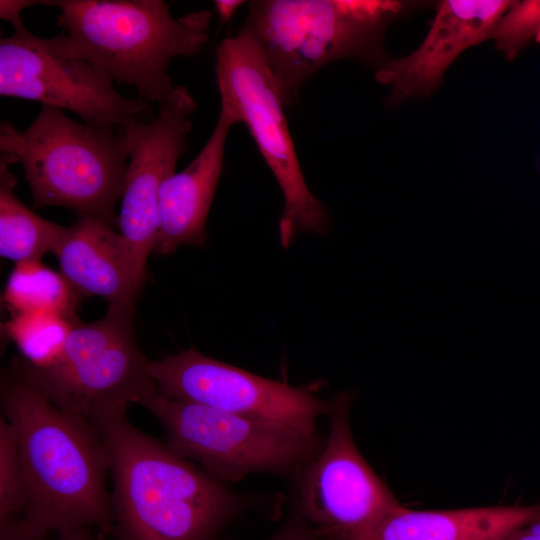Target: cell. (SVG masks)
I'll return each instance as SVG.
<instances>
[{
	"label": "cell",
	"mask_w": 540,
	"mask_h": 540,
	"mask_svg": "<svg viewBox=\"0 0 540 540\" xmlns=\"http://www.w3.org/2000/svg\"><path fill=\"white\" fill-rule=\"evenodd\" d=\"M539 518L540 504L423 511L402 506L358 540H504Z\"/></svg>",
	"instance_id": "cell-16"
},
{
	"label": "cell",
	"mask_w": 540,
	"mask_h": 540,
	"mask_svg": "<svg viewBox=\"0 0 540 540\" xmlns=\"http://www.w3.org/2000/svg\"><path fill=\"white\" fill-rule=\"evenodd\" d=\"M134 308L108 305L106 314L91 323L75 324L60 357L36 368L20 356L11 366L56 406L94 420L157 392L150 360L137 345Z\"/></svg>",
	"instance_id": "cell-7"
},
{
	"label": "cell",
	"mask_w": 540,
	"mask_h": 540,
	"mask_svg": "<svg viewBox=\"0 0 540 540\" xmlns=\"http://www.w3.org/2000/svg\"><path fill=\"white\" fill-rule=\"evenodd\" d=\"M139 405L161 423L177 455L226 484L255 473L293 478L323 442L319 436L157 393Z\"/></svg>",
	"instance_id": "cell-8"
},
{
	"label": "cell",
	"mask_w": 540,
	"mask_h": 540,
	"mask_svg": "<svg viewBox=\"0 0 540 540\" xmlns=\"http://www.w3.org/2000/svg\"><path fill=\"white\" fill-rule=\"evenodd\" d=\"M196 102L186 86H175L152 119H133L120 126L128 150L118 226L136 274L146 280L148 256L159 228L158 196L163 182L175 173L185 152Z\"/></svg>",
	"instance_id": "cell-12"
},
{
	"label": "cell",
	"mask_w": 540,
	"mask_h": 540,
	"mask_svg": "<svg viewBox=\"0 0 540 540\" xmlns=\"http://www.w3.org/2000/svg\"><path fill=\"white\" fill-rule=\"evenodd\" d=\"M102 536L93 533L91 528L81 527L58 532L55 540H102Z\"/></svg>",
	"instance_id": "cell-27"
},
{
	"label": "cell",
	"mask_w": 540,
	"mask_h": 540,
	"mask_svg": "<svg viewBox=\"0 0 540 540\" xmlns=\"http://www.w3.org/2000/svg\"><path fill=\"white\" fill-rule=\"evenodd\" d=\"M79 296L61 273L41 260H33L15 264L4 288L3 301L11 313L49 312L79 322Z\"/></svg>",
	"instance_id": "cell-18"
},
{
	"label": "cell",
	"mask_w": 540,
	"mask_h": 540,
	"mask_svg": "<svg viewBox=\"0 0 540 540\" xmlns=\"http://www.w3.org/2000/svg\"><path fill=\"white\" fill-rule=\"evenodd\" d=\"M26 504L23 465L15 429L0 416V525L20 517Z\"/></svg>",
	"instance_id": "cell-20"
},
{
	"label": "cell",
	"mask_w": 540,
	"mask_h": 540,
	"mask_svg": "<svg viewBox=\"0 0 540 540\" xmlns=\"http://www.w3.org/2000/svg\"><path fill=\"white\" fill-rule=\"evenodd\" d=\"M406 3L388 0L251 1L243 25L271 70L285 106L322 67L356 59L377 67L384 36Z\"/></svg>",
	"instance_id": "cell-4"
},
{
	"label": "cell",
	"mask_w": 540,
	"mask_h": 540,
	"mask_svg": "<svg viewBox=\"0 0 540 540\" xmlns=\"http://www.w3.org/2000/svg\"><path fill=\"white\" fill-rule=\"evenodd\" d=\"M59 9L65 46L104 71L113 82L133 86L138 98L163 103L175 86L168 73L176 57L202 51L212 12L175 18L163 0H47Z\"/></svg>",
	"instance_id": "cell-3"
},
{
	"label": "cell",
	"mask_w": 540,
	"mask_h": 540,
	"mask_svg": "<svg viewBox=\"0 0 540 540\" xmlns=\"http://www.w3.org/2000/svg\"><path fill=\"white\" fill-rule=\"evenodd\" d=\"M515 1L444 0L438 4L431 27L411 53L386 59L375 72L389 87V107L412 97H425L441 85L445 72L468 48L487 39Z\"/></svg>",
	"instance_id": "cell-13"
},
{
	"label": "cell",
	"mask_w": 540,
	"mask_h": 540,
	"mask_svg": "<svg viewBox=\"0 0 540 540\" xmlns=\"http://www.w3.org/2000/svg\"><path fill=\"white\" fill-rule=\"evenodd\" d=\"M266 540H319L303 518L290 508L277 531Z\"/></svg>",
	"instance_id": "cell-22"
},
{
	"label": "cell",
	"mask_w": 540,
	"mask_h": 540,
	"mask_svg": "<svg viewBox=\"0 0 540 540\" xmlns=\"http://www.w3.org/2000/svg\"><path fill=\"white\" fill-rule=\"evenodd\" d=\"M0 394L23 465L22 517L46 534L81 527L111 534V459L97 429L56 406L12 367L2 373Z\"/></svg>",
	"instance_id": "cell-2"
},
{
	"label": "cell",
	"mask_w": 540,
	"mask_h": 540,
	"mask_svg": "<svg viewBox=\"0 0 540 540\" xmlns=\"http://www.w3.org/2000/svg\"><path fill=\"white\" fill-rule=\"evenodd\" d=\"M16 178L0 165V255L16 263L41 260L54 251L66 227L41 218L14 194Z\"/></svg>",
	"instance_id": "cell-17"
},
{
	"label": "cell",
	"mask_w": 540,
	"mask_h": 540,
	"mask_svg": "<svg viewBox=\"0 0 540 540\" xmlns=\"http://www.w3.org/2000/svg\"><path fill=\"white\" fill-rule=\"evenodd\" d=\"M37 4H41V1L35 0H1L0 1V18L2 20L9 21L12 26H15L22 22L20 14L21 12Z\"/></svg>",
	"instance_id": "cell-24"
},
{
	"label": "cell",
	"mask_w": 540,
	"mask_h": 540,
	"mask_svg": "<svg viewBox=\"0 0 540 540\" xmlns=\"http://www.w3.org/2000/svg\"><path fill=\"white\" fill-rule=\"evenodd\" d=\"M91 424L111 459L115 540H217L229 524L262 504L137 429L127 410Z\"/></svg>",
	"instance_id": "cell-1"
},
{
	"label": "cell",
	"mask_w": 540,
	"mask_h": 540,
	"mask_svg": "<svg viewBox=\"0 0 540 540\" xmlns=\"http://www.w3.org/2000/svg\"><path fill=\"white\" fill-rule=\"evenodd\" d=\"M13 28L0 40L1 96L65 109L96 127L154 117L150 103L121 95L104 71L69 52L63 32L41 38L23 22Z\"/></svg>",
	"instance_id": "cell-10"
},
{
	"label": "cell",
	"mask_w": 540,
	"mask_h": 540,
	"mask_svg": "<svg viewBox=\"0 0 540 540\" xmlns=\"http://www.w3.org/2000/svg\"><path fill=\"white\" fill-rule=\"evenodd\" d=\"M539 33L540 0L515 1L497 23L490 39L512 60Z\"/></svg>",
	"instance_id": "cell-21"
},
{
	"label": "cell",
	"mask_w": 540,
	"mask_h": 540,
	"mask_svg": "<svg viewBox=\"0 0 540 540\" xmlns=\"http://www.w3.org/2000/svg\"><path fill=\"white\" fill-rule=\"evenodd\" d=\"M235 124L232 115L220 109L216 125L199 154L161 185L154 252L172 254L182 245L206 244V219L222 173L226 140Z\"/></svg>",
	"instance_id": "cell-15"
},
{
	"label": "cell",
	"mask_w": 540,
	"mask_h": 540,
	"mask_svg": "<svg viewBox=\"0 0 540 540\" xmlns=\"http://www.w3.org/2000/svg\"><path fill=\"white\" fill-rule=\"evenodd\" d=\"M4 162L20 161L33 208L61 206L118 225L128 150L121 127H96L42 105L23 132L2 125Z\"/></svg>",
	"instance_id": "cell-5"
},
{
	"label": "cell",
	"mask_w": 540,
	"mask_h": 540,
	"mask_svg": "<svg viewBox=\"0 0 540 540\" xmlns=\"http://www.w3.org/2000/svg\"><path fill=\"white\" fill-rule=\"evenodd\" d=\"M352 397L332 398L329 431L317 453L295 474L290 508L319 540H358L402 507L354 440Z\"/></svg>",
	"instance_id": "cell-9"
},
{
	"label": "cell",
	"mask_w": 540,
	"mask_h": 540,
	"mask_svg": "<svg viewBox=\"0 0 540 540\" xmlns=\"http://www.w3.org/2000/svg\"><path fill=\"white\" fill-rule=\"evenodd\" d=\"M148 372L157 394L281 425L319 436L316 424L329 415L325 400L309 386H292L218 361L191 347L159 361Z\"/></svg>",
	"instance_id": "cell-11"
},
{
	"label": "cell",
	"mask_w": 540,
	"mask_h": 540,
	"mask_svg": "<svg viewBox=\"0 0 540 540\" xmlns=\"http://www.w3.org/2000/svg\"><path fill=\"white\" fill-rule=\"evenodd\" d=\"M213 3L220 22L226 23L245 2L242 0H215Z\"/></svg>",
	"instance_id": "cell-26"
},
{
	"label": "cell",
	"mask_w": 540,
	"mask_h": 540,
	"mask_svg": "<svg viewBox=\"0 0 540 540\" xmlns=\"http://www.w3.org/2000/svg\"><path fill=\"white\" fill-rule=\"evenodd\" d=\"M214 72L220 109L246 126L282 191L281 245L289 247L300 232L326 234L329 215L305 182L280 90L258 45L245 29L219 43Z\"/></svg>",
	"instance_id": "cell-6"
},
{
	"label": "cell",
	"mask_w": 540,
	"mask_h": 540,
	"mask_svg": "<svg viewBox=\"0 0 540 540\" xmlns=\"http://www.w3.org/2000/svg\"><path fill=\"white\" fill-rule=\"evenodd\" d=\"M53 254L60 273L79 295L100 296L108 305L134 308L143 284L123 237L109 223L79 215L66 227Z\"/></svg>",
	"instance_id": "cell-14"
},
{
	"label": "cell",
	"mask_w": 540,
	"mask_h": 540,
	"mask_svg": "<svg viewBox=\"0 0 540 540\" xmlns=\"http://www.w3.org/2000/svg\"><path fill=\"white\" fill-rule=\"evenodd\" d=\"M77 323L49 312L11 313L4 324V333L15 343L26 363L45 368L60 357Z\"/></svg>",
	"instance_id": "cell-19"
},
{
	"label": "cell",
	"mask_w": 540,
	"mask_h": 540,
	"mask_svg": "<svg viewBox=\"0 0 540 540\" xmlns=\"http://www.w3.org/2000/svg\"><path fill=\"white\" fill-rule=\"evenodd\" d=\"M47 535L22 516L0 525V540H46Z\"/></svg>",
	"instance_id": "cell-23"
},
{
	"label": "cell",
	"mask_w": 540,
	"mask_h": 540,
	"mask_svg": "<svg viewBox=\"0 0 540 540\" xmlns=\"http://www.w3.org/2000/svg\"><path fill=\"white\" fill-rule=\"evenodd\" d=\"M504 540H540V518L510 533Z\"/></svg>",
	"instance_id": "cell-25"
}]
</instances>
